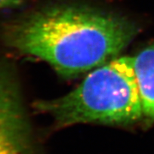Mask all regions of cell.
Instances as JSON below:
<instances>
[{"label":"cell","mask_w":154,"mask_h":154,"mask_svg":"<svg viewBox=\"0 0 154 154\" xmlns=\"http://www.w3.org/2000/svg\"><path fill=\"white\" fill-rule=\"evenodd\" d=\"M35 108L51 116L58 128L88 122L129 125L143 121L133 57L111 59L93 69L70 93L38 101Z\"/></svg>","instance_id":"obj_2"},{"label":"cell","mask_w":154,"mask_h":154,"mask_svg":"<svg viewBox=\"0 0 154 154\" xmlns=\"http://www.w3.org/2000/svg\"><path fill=\"white\" fill-rule=\"evenodd\" d=\"M28 119L14 65L0 59V154H32Z\"/></svg>","instance_id":"obj_3"},{"label":"cell","mask_w":154,"mask_h":154,"mask_svg":"<svg viewBox=\"0 0 154 154\" xmlns=\"http://www.w3.org/2000/svg\"><path fill=\"white\" fill-rule=\"evenodd\" d=\"M138 33L128 19L83 6L57 5L9 23L7 45L73 77L116 57Z\"/></svg>","instance_id":"obj_1"},{"label":"cell","mask_w":154,"mask_h":154,"mask_svg":"<svg viewBox=\"0 0 154 154\" xmlns=\"http://www.w3.org/2000/svg\"><path fill=\"white\" fill-rule=\"evenodd\" d=\"M24 0H0V10L6 8H15L22 5Z\"/></svg>","instance_id":"obj_5"},{"label":"cell","mask_w":154,"mask_h":154,"mask_svg":"<svg viewBox=\"0 0 154 154\" xmlns=\"http://www.w3.org/2000/svg\"><path fill=\"white\" fill-rule=\"evenodd\" d=\"M133 66L142 104L143 122L150 126L154 122V43L133 57Z\"/></svg>","instance_id":"obj_4"}]
</instances>
